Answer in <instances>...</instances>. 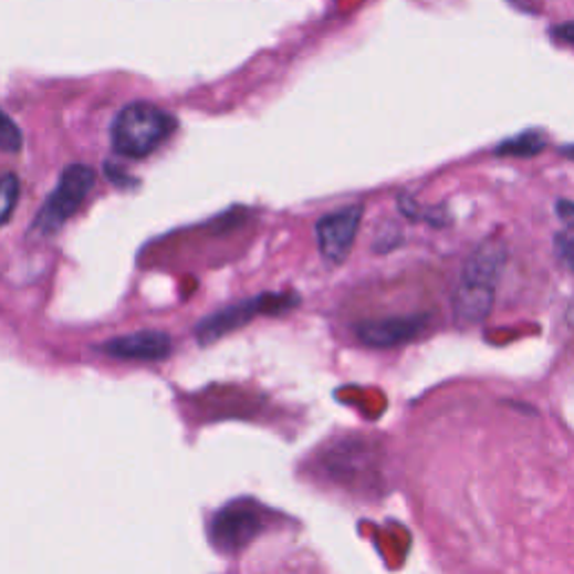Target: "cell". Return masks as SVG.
I'll return each instance as SVG.
<instances>
[{"label":"cell","instance_id":"cell-1","mask_svg":"<svg viewBox=\"0 0 574 574\" xmlns=\"http://www.w3.org/2000/svg\"><path fill=\"white\" fill-rule=\"evenodd\" d=\"M176 126L171 113L146 102H133L117 113L111 126V142L115 153L139 159L167 142Z\"/></svg>","mask_w":574,"mask_h":574},{"label":"cell","instance_id":"cell-2","mask_svg":"<svg viewBox=\"0 0 574 574\" xmlns=\"http://www.w3.org/2000/svg\"><path fill=\"white\" fill-rule=\"evenodd\" d=\"M95 180V169H91L88 164H72V167H67L61 174L56 189L48 196L41 211L36 213L32 222V233H36L39 238L54 236L74 216L81 202L88 198Z\"/></svg>","mask_w":574,"mask_h":574},{"label":"cell","instance_id":"cell-3","mask_svg":"<svg viewBox=\"0 0 574 574\" xmlns=\"http://www.w3.org/2000/svg\"><path fill=\"white\" fill-rule=\"evenodd\" d=\"M292 305H296L294 294H261L257 299H244L240 303L227 305V307L209 314L207 319H202L196 325V337L200 344L207 346V344L238 331V327L250 323L259 314L283 312V310H290Z\"/></svg>","mask_w":574,"mask_h":574},{"label":"cell","instance_id":"cell-4","mask_svg":"<svg viewBox=\"0 0 574 574\" xmlns=\"http://www.w3.org/2000/svg\"><path fill=\"white\" fill-rule=\"evenodd\" d=\"M362 218H364V207L351 205L346 209L323 216L316 222L319 252L327 263L342 265L348 259V254L353 250V242L359 231V225H362Z\"/></svg>","mask_w":574,"mask_h":574},{"label":"cell","instance_id":"cell-5","mask_svg":"<svg viewBox=\"0 0 574 574\" xmlns=\"http://www.w3.org/2000/svg\"><path fill=\"white\" fill-rule=\"evenodd\" d=\"M263 530L259 510L250 503H231L211 521V541L222 552H236L248 545Z\"/></svg>","mask_w":574,"mask_h":574},{"label":"cell","instance_id":"cell-6","mask_svg":"<svg viewBox=\"0 0 574 574\" xmlns=\"http://www.w3.org/2000/svg\"><path fill=\"white\" fill-rule=\"evenodd\" d=\"M427 323H429L427 314L362 321L355 325V335L362 344L371 348H393L418 340L427 331Z\"/></svg>","mask_w":574,"mask_h":574},{"label":"cell","instance_id":"cell-7","mask_svg":"<svg viewBox=\"0 0 574 574\" xmlns=\"http://www.w3.org/2000/svg\"><path fill=\"white\" fill-rule=\"evenodd\" d=\"M97 351L108 357H115V359L159 362L171 355L174 342L167 333H161V331H139L133 335H124V337L104 342Z\"/></svg>","mask_w":574,"mask_h":574},{"label":"cell","instance_id":"cell-8","mask_svg":"<svg viewBox=\"0 0 574 574\" xmlns=\"http://www.w3.org/2000/svg\"><path fill=\"white\" fill-rule=\"evenodd\" d=\"M508 261V250L505 244L499 240H487L473 250V254L467 259L462 268V283H473V285H487L497 288L503 268Z\"/></svg>","mask_w":574,"mask_h":574},{"label":"cell","instance_id":"cell-9","mask_svg":"<svg viewBox=\"0 0 574 574\" xmlns=\"http://www.w3.org/2000/svg\"><path fill=\"white\" fill-rule=\"evenodd\" d=\"M494 307V288L462 283L453 294V314L460 325L482 323Z\"/></svg>","mask_w":574,"mask_h":574},{"label":"cell","instance_id":"cell-10","mask_svg":"<svg viewBox=\"0 0 574 574\" xmlns=\"http://www.w3.org/2000/svg\"><path fill=\"white\" fill-rule=\"evenodd\" d=\"M545 148V137L539 131H528L516 137H510L497 146V155L503 157H532Z\"/></svg>","mask_w":574,"mask_h":574},{"label":"cell","instance_id":"cell-11","mask_svg":"<svg viewBox=\"0 0 574 574\" xmlns=\"http://www.w3.org/2000/svg\"><path fill=\"white\" fill-rule=\"evenodd\" d=\"M19 196H21V182L14 174H6L3 176V182H0V209H3V216H0V222L8 225L12 213H14V207L19 202Z\"/></svg>","mask_w":574,"mask_h":574},{"label":"cell","instance_id":"cell-12","mask_svg":"<svg viewBox=\"0 0 574 574\" xmlns=\"http://www.w3.org/2000/svg\"><path fill=\"white\" fill-rule=\"evenodd\" d=\"M21 146H23L21 128L6 113L3 117H0V148H3L6 153H19Z\"/></svg>","mask_w":574,"mask_h":574},{"label":"cell","instance_id":"cell-13","mask_svg":"<svg viewBox=\"0 0 574 574\" xmlns=\"http://www.w3.org/2000/svg\"><path fill=\"white\" fill-rule=\"evenodd\" d=\"M556 254H559V261L565 265V268H570L572 272H574V240L570 238V236H563V233H559L556 236Z\"/></svg>","mask_w":574,"mask_h":574},{"label":"cell","instance_id":"cell-14","mask_svg":"<svg viewBox=\"0 0 574 574\" xmlns=\"http://www.w3.org/2000/svg\"><path fill=\"white\" fill-rule=\"evenodd\" d=\"M556 216L565 227L574 229V202L572 200H559L556 202Z\"/></svg>","mask_w":574,"mask_h":574},{"label":"cell","instance_id":"cell-15","mask_svg":"<svg viewBox=\"0 0 574 574\" xmlns=\"http://www.w3.org/2000/svg\"><path fill=\"white\" fill-rule=\"evenodd\" d=\"M554 36L565 41V43H572L574 45V23H565V25H556L554 28Z\"/></svg>","mask_w":574,"mask_h":574},{"label":"cell","instance_id":"cell-16","mask_svg":"<svg viewBox=\"0 0 574 574\" xmlns=\"http://www.w3.org/2000/svg\"><path fill=\"white\" fill-rule=\"evenodd\" d=\"M561 153L565 155V157H570V159H574V144L572 146H565V148H561Z\"/></svg>","mask_w":574,"mask_h":574},{"label":"cell","instance_id":"cell-17","mask_svg":"<svg viewBox=\"0 0 574 574\" xmlns=\"http://www.w3.org/2000/svg\"><path fill=\"white\" fill-rule=\"evenodd\" d=\"M512 3H521V0H512Z\"/></svg>","mask_w":574,"mask_h":574}]
</instances>
